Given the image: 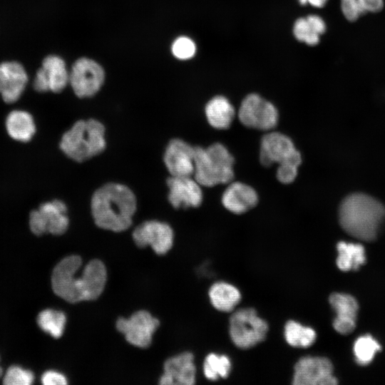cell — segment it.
Returning a JSON list of instances; mask_svg holds the SVG:
<instances>
[{
	"mask_svg": "<svg viewBox=\"0 0 385 385\" xmlns=\"http://www.w3.org/2000/svg\"><path fill=\"white\" fill-rule=\"evenodd\" d=\"M293 31L297 39L308 45H316L319 41V35L313 31L306 18L298 19Z\"/></svg>",
	"mask_w": 385,
	"mask_h": 385,
	"instance_id": "obj_30",
	"label": "cell"
},
{
	"mask_svg": "<svg viewBox=\"0 0 385 385\" xmlns=\"http://www.w3.org/2000/svg\"><path fill=\"white\" fill-rule=\"evenodd\" d=\"M237 116L245 126L267 132L276 128L279 119L276 107L257 93H250L242 100Z\"/></svg>",
	"mask_w": 385,
	"mask_h": 385,
	"instance_id": "obj_7",
	"label": "cell"
},
{
	"mask_svg": "<svg viewBox=\"0 0 385 385\" xmlns=\"http://www.w3.org/2000/svg\"><path fill=\"white\" fill-rule=\"evenodd\" d=\"M44 385H64L67 384L65 376L56 371H47L41 376Z\"/></svg>",
	"mask_w": 385,
	"mask_h": 385,
	"instance_id": "obj_34",
	"label": "cell"
},
{
	"mask_svg": "<svg viewBox=\"0 0 385 385\" xmlns=\"http://www.w3.org/2000/svg\"><path fill=\"white\" fill-rule=\"evenodd\" d=\"M366 11L378 12L383 9V0H358Z\"/></svg>",
	"mask_w": 385,
	"mask_h": 385,
	"instance_id": "obj_36",
	"label": "cell"
},
{
	"mask_svg": "<svg viewBox=\"0 0 385 385\" xmlns=\"http://www.w3.org/2000/svg\"><path fill=\"white\" fill-rule=\"evenodd\" d=\"M106 145L105 127L96 119L80 120L61 137L60 148L69 158L83 162L102 153Z\"/></svg>",
	"mask_w": 385,
	"mask_h": 385,
	"instance_id": "obj_5",
	"label": "cell"
},
{
	"mask_svg": "<svg viewBox=\"0 0 385 385\" xmlns=\"http://www.w3.org/2000/svg\"><path fill=\"white\" fill-rule=\"evenodd\" d=\"M268 331L267 322L253 307L235 309L228 319L230 339L240 349H250L262 343Z\"/></svg>",
	"mask_w": 385,
	"mask_h": 385,
	"instance_id": "obj_6",
	"label": "cell"
},
{
	"mask_svg": "<svg viewBox=\"0 0 385 385\" xmlns=\"http://www.w3.org/2000/svg\"><path fill=\"white\" fill-rule=\"evenodd\" d=\"M299 3L303 5L307 3V0H299Z\"/></svg>",
	"mask_w": 385,
	"mask_h": 385,
	"instance_id": "obj_38",
	"label": "cell"
},
{
	"mask_svg": "<svg viewBox=\"0 0 385 385\" xmlns=\"http://www.w3.org/2000/svg\"><path fill=\"white\" fill-rule=\"evenodd\" d=\"M136 209L137 200L133 191L117 183H108L100 187L91 200V214L96 225L117 232L131 225Z\"/></svg>",
	"mask_w": 385,
	"mask_h": 385,
	"instance_id": "obj_2",
	"label": "cell"
},
{
	"mask_svg": "<svg viewBox=\"0 0 385 385\" xmlns=\"http://www.w3.org/2000/svg\"><path fill=\"white\" fill-rule=\"evenodd\" d=\"M69 220L66 205L60 200H53L33 210L29 217V226L36 235L44 233L59 235L68 229Z\"/></svg>",
	"mask_w": 385,
	"mask_h": 385,
	"instance_id": "obj_8",
	"label": "cell"
},
{
	"mask_svg": "<svg viewBox=\"0 0 385 385\" xmlns=\"http://www.w3.org/2000/svg\"><path fill=\"white\" fill-rule=\"evenodd\" d=\"M6 128L9 135L21 142L30 140L36 132L32 115L24 111L15 110L9 113L6 119Z\"/></svg>",
	"mask_w": 385,
	"mask_h": 385,
	"instance_id": "obj_22",
	"label": "cell"
},
{
	"mask_svg": "<svg viewBox=\"0 0 385 385\" xmlns=\"http://www.w3.org/2000/svg\"><path fill=\"white\" fill-rule=\"evenodd\" d=\"M104 71L96 61L86 58L77 60L69 75V82L79 98L94 96L104 81Z\"/></svg>",
	"mask_w": 385,
	"mask_h": 385,
	"instance_id": "obj_11",
	"label": "cell"
},
{
	"mask_svg": "<svg viewBox=\"0 0 385 385\" xmlns=\"http://www.w3.org/2000/svg\"><path fill=\"white\" fill-rule=\"evenodd\" d=\"M341 7L343 14L350 21H356L366 12L358 0H341Z\"/></svg>",
	"mask_w": 385,
	"mask_h": 385,
	"instance_id": "obj_33",
	"label": "cell"
},
{
	"mask_svg": "<svg viewBox=\"0 0 385 385\" xmlns=\"http://www.w3.org/2000/svg\"><path fill=\"white\" fill-rule=\"evenodd\" d=\"M34 380V374L19 366H10L4 376V384L6 385H29Z\"/></svg>",
	"mask_w": 385,
	"mask_h": 385,
	"instance_id": "obj_29",
	"label": "cell"
},
{
	"mask_svg": "<svg viewBox=\"0 0 385 385\" xmlns=\"http://www.w3.org/2000/svg\"><path fill=\"white\" fill-rule=\"evenodd\" d=\"M310 26L319 35L322 34L326 29V25L323 19L317 15H309L307 18Z\"/></svg>",
	"mask_w": 385,
	"mask_h": 385,
	"instance_id": "obj_35",
	"label": "cell"
},
{
	"mask_svg": "<svg viewBox=\"0 0 385 385\" xmlns=\"http://www.w3.org/2000/svg\"><path fill=\"white\" fill-rule=\"evenodd\" d=\"M327 0H307L310 4L315 7L321 8L324 6Z\"/></svg>",
	"mask_w": 385,
	"mask_h": 385,
	"instance_id": "obj_37",
	"label": "cell"
},
{
	"mask_svg": "<svg viewBox=\"0 0 385 385\" xmlns=\"http://www.w3.org/2000/svg\"><path fill=\"white\" fill-rule=\"evenodd\" d=\"M205 114L212 128L225 130L230 127L235 117V110L227 98L216 96L205 105Z\"/></svg>",
	"mask_w": 385,
	"mask_h": 385,
	"instance_id": "obj_21",
	"label": "cell"
},
{
	"mask_svg": "<svg viewBox=\"0 0 385 385\" xmlns=\"http://www.w3.org/2000/svg\"><path fill=\"white\" fill-rule=\"evenodd\" d=\"M234 163V157L220 143L205 148L194 146L193 177L201 186L213 187L232 182Z\"/></svg>",
	"mask_w": 385,
	"mask_h": 385,
	"instance_id": "obj_4",
	"label": "cell"
},
{
	"mask_svg": "<svg viewBox=\"0 0 385 385\" xmlns=\"http://www.w3.org/2000/svg\"><path fill=\"white\" fill-rule=\"evenodd\" d=\"M196 51L194 42L189 38L181 36L173 43L172 52L179 59H188L192 57Z\"/></svg>",
	"mask_w": 385,
	"mask_h": 385,
	"instance_id": "obj_31",
	"label": "cell"
},
{
	"mask_svg": "<svg viewBox=\"0 0 385 385\" xmlns=\"http://www.w3.org/2000/svg\"><path fill=\"white\" fill-rule=\"evenodd\" d=\"M339 217L341 226L349 235L372 241L385 219V207L368 195L353 193L342 202Z\"/></svg>",
	"mask_w": 385,
	"mask_h": 385,
	"instance_id": "obj_3",
	"label": "cell"
},
{
	"mask_svg": "<svg viewBox=\"0 0 385 385\" xmlns=\"http://www.w3.org/2000/svg\"><path fill=\"white\" fill-rule=\"evenodd\" d=\"M283 337L289 346L293 348L305 349L315 342L317 333L311 327L303 325L296 320L289 319L284 325Z\"/></svg>",
	"mask_w": 385,
	"mask_h": 385,
	"instance_id": "obj_24",
	"label": "cell"
},
{
	"mask_svg": "<svg viewBox=\"0 0 385 385\" xmlns=\"http://www.w3.org/2000/svg\"><path fill=\"white\" fill-rule=\"evenodd\" d=\"M299 165L292 163H284L278 165L276 177L283 184H289L296 179Z\"/></svg>",
	"mask_w": 385,
	"mask_h": 385,
	"instance_id": "obj_32",
	"label": "cell"
},
{
	"mask_svg": "<svg viewBox=\"0 0 385 385\" xmlns=\"http://www.w3.org/2000/svg\"><path fill=\"white\" fill-rule=\"evenodd\" d=\"M160 322L145 310L137 311L130 318H119L116 322L117 329L125 335L131 344L147 348L152 342V336Z\"/></svg>",
	"mask_w": 385,
	"mask_h": 385,
	"instance_id": "obj_12",
	"label": "cell"
},
{
	"mask_svg": "<svg viewBox=\"0 0 385 385\" xmlns=\"http://www.w3.org/2000/svg\"><path fill=\"white\" fill-rule=\"evenodd\" d=\"M260 161L264 167L284 163H292L299 166L302 156L289 136L271 130L261 138Z\"/></svg>",
	"mask_w": 385,
	"mask_h": 385,
	"instance_id": "obj_9",
	"label": "cell"
},
{
	"mask_svg": "<svg viewBox=\"0 0 385 385\" xmlns=\"http://www.w3.org/2000/svg\"><path fill=\"white\" fill-rule=\"evenodd\" d=\"M337 250L336 263L342 271L357 270L366 262L364 247L359 243L339 242Z\"/></svg>",
	"mask_w": 385,
	"mask_h": 385,
	"instance_id": "obj_25",
	"label": "cell"
},
{
	"mask_svg": "<svg viewBox=\"0 0 385 385\" xmlns=\"http://www.w3.org/2000/svg\"><path fill=\"white\" fill-rule=\"evenodd\" d=\"M27 83V73L19 62L0 63V95L6 103H12L19 100Z\"/></svg>",
	"mask_w": 385,
	"mask_h": 385,
	"instance_id": "obj_17",
	"label": "cell"
},
{
	"mask_svg": "<svg viewBox=\"0 0 385 385\" xmlns=\"http://www.w3.org/2000/svg\"><path fill=\"white\" fill-rule=\"evenodd\" d=\"M353 349L356 361L365 366L369 364L376 353L381 350V345L370 334H365L356 339Z\"/></svg>",
	"mask_w": 385,
	"mask_h": 385,
	"instance_id": "obj_28",
	"label": "cell"
},
{
	"mask_svg": "<svg viewBox=\"0 0 385 385\" xmlns=\"http://www.w3.org/2000/svg\"><path fill=\"white\" fill-rule=\"evenodd\" d=\"M81 265L79 256L70 255L61 260L52 272L51 285L54 293L70 303L94 300L105 287L106 270L101 260L90 261L81 277H78L76 273Z\"/></svg>",
	"mask_w": 385,
	"mask_h": 385,
	"instance_id": "obj_1",
	"label": "cell"
},
{
	"mask_svg": "<svg viewBox=\"0 0 385 385\" xmlns=\"http://www.w3.org/2000/svg\"><path fill=\"white\" fill-rule=\"evenodd\" d=\"M196 373L194 355L190 351H184L165 361L164 372L159 383L162 385H193Z\"/></svg>",
	"mask_w": 385,
	"mask_h": 385,
	"instance_id": "obj_15",
	"label": "cell"
},
{
	"mask_svg": "<svg viewBox=\"0 0 385 385\" xmlns=\"http://www.w3.org/2000/svg\"><path fill=\"white\" fill-rule=\"evenodd\" d=\"M42 69L46 78L49 91L61 92L69 82V74L62 58L51 55L46 57L42 62Z\"/></svg>",
	"mask_w": 385,
	"mask_h": 385,
	"instance_id": "obj_23",
	"label": "cell"
},
{
	"mask_svg": "<svg viewBox=\"0 0 385 385\" xmlns=\"http://www.w3.org/2000/svg\"><path fill=\"white\" fill-rule=\"evenodd\" d=\"M207 294L212 307L221 312L231 313L242 300L240 290L234 284L225 281L212 283Z\"/></svg>",
	"mask_w": 385,
	"mask_h": 385,
	"instance_id": "obj_20",
	"label": "cell"
},
{
	"mask_svg": "<svg viewBox=\"0 0 385 385\" xmlns=\"http://www.w3.org/2000/svg\"><path fill=\"white\" fill-rule=\"evenodd\" d=\"M259 198L256 190L241 182H231L222 195L221 202L225 209L234 214H243L254 208Z\"/></svg>",
	"mask_w": 385,
	"mask_h": 385,
	"instance_id": "obj_18",
	"label": "cell"
},
{
	"mask_svg": "<svg viewBox=\"0 0 385 385\" xmlns=\"http://www.w3.org/2000/svg\"><path fill=\"white\" fill-rule=\"evenodd\" d=\"M66 317L63 312L54 309L41 311L37 317L39 327L54 338H59L64 330Z\"/></svg>",
	"mask_w": 385,
	"mask_h": 385,
	"instance_id": "obj_27",
	"label": "cell"
},
{
	"mask_svg": "<svg viewBox=\"0 0 385 385\" xmlns=\"http://www.w3.org/2000/svg\"><path fill=\"white\" fill-rule=\"evenodd\" d=\"M329 302L336 312L337 316L333 322L334 329L342 334H348L356 327L358 303L350 294L332 293Z\"/></svg>",
	"mask_w": 385,
	"mask_h": 385,
	"instance_id": "obj_19",
	"label": "cell"
},
{
	"mask_svg": "<svg viewBox=\"0 0 385 385\" xmlns=\"http://www.w3.org/2000/svg\"><path fill=\"white\" fill-rule=\"evenodd\" d=\"M293 385H335L337 378L333 375L331 361L323 356H304L299 358L293 366Z\"/></svg>",
	"mask_w": 385,
	"mask_h": 385,
	"instance_id": "obj_10",
	"label": "cell"
},
{
	"mask_svg": "<svg viewBox=\"0 0 385 385\" xmlns=\"http://www.w3.org/2000/svg\"><path fill=\"white\" fill-rule=\"evenodd\" d=\"M163 161L171 176H192L194 147L182 139H172L165 148Z\"/></svg>",
	"mask_w": 385,
	"mask_h": 385,
	"instance_id": "obj_16",
	"label": "cell"
},
{
	"mask_svg": "<svg viewBox=\"0 0 385 385\" xmlns=\"http://www.w3.org/2000/svg\"><path fill=\"white\" fill-rule=\"evenodd\" d=\"M168 200L175 209L199 207L203 200L201 185L191 176H170L167 180Z\"/></svg>",
	"mask_w": 385,
	"mask_h": 385,
	"instance_id": "obj_14",
	"label": "cell"
},
{
	"mask_svg": "<svg viewBox=\"0 0 385 385\" xmlns=\"http://www.w3.org/2000/svg\"><path fill=\"white\" fill-rule=\"evenodd\" d=\"M231 359L226 354L210 352L204 358L202 372L209 381H217L228 377L232 370Z\"/></svg>",
	"mask_w": 385,
	"mask_h": 385,
	"instance_id": "obj_26",
	"label": "cell"
},
{
	"mask_svg": "<svg viewBox=\"0 0 385 385\" xmlns=\"http://www.w3.org/2000/svg\"><path fill=\"white\" fill-rule=\"evenodd\" d=\"M132 236L138 247L150 245L160 255L166 254L172 248L174 241V232L170 225L158 220L143 222L135 227Z\"/></svg>",
	"mask_w": 385,
	"mask_h": 385,
	"instance_id": "obj_13",
	"label": "cell"
},
{
	"mask_svg": "<svg viewBox=\"0 0 385 385\" xmlns=\"http://www.w3.org/2000/svg\"><path fill=\"white\" fill-rule=\"evenodd\" d=\"M1 375H2V369H1V368L0 366V377H1Z\"/></svg>",
	"mask_w": 385,
	"mask_h": 385,
	"instance_id": "obj_39",
	"label": "cell"
}]
</instances>
